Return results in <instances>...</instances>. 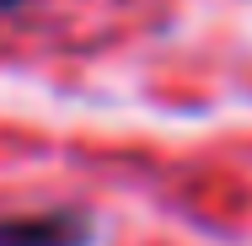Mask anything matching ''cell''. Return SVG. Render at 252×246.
<instances>
[{"instance_id": "cell-1", "label": "cell", "mask_w": 252, "mask_h": 246, "mask_svg": "<svg viewBox=\"0 0 252 246\" xmlns=\"http://www.w3.org/2000/svg\"><path fill=\"white\" fill-rule=\"evenodd\" d=\"M0 246H92V225H86V214L0 219Z\"/></svg>"}]
</instances>
